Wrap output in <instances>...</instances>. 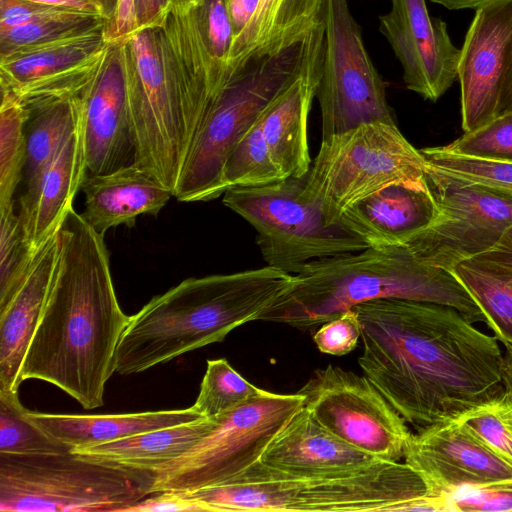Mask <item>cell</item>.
Masks as SVG:
<instances>
[{"instance_id": "24", "label": "cell", "mask_w": 512, "mask_h": 512, "mask_svg": "<svg viewBox=\"0 0 512 512\" xmlns=\"http://www.w3.org/2000/svg\"><path fill=\"white\" fill-rule=\"evenodd\" d=\"M84 220L105 234L119 225L133 227L140 215H157L173 192L135 163L114 171L85 177Z\"/></svg>"}, {"instance_id": "51", "label": "cell", "mask_w": 512, "mask_h": 512, "mask_svg": "<svg viewBox=\"0 0 512 512\" xmlns=\"http://www.w3.org/2000/svg\"><path fill=\"white\" fill-rule=\"evenodd\" d=\"M100 1L104 5L105 10H106L107 15H108V18L110 20L112 15H113V13H114L117 0H100Z\"/></svg>"}, {"instance_id": "10", "label": "cell", "mask_w": 512, "mask_h": 512, "mask_svg": "<svg viewBox=\"0 0 512 512\" xmlns=\"http://www.w3.org/2000/svg\"><path fill=\"white\" fill-rule=\"evenodd\" d=\"M304 407L300 393L262 390L230 412L181 456L153 473L151 494L222 484L258 462L268 445Z\"/></svg>"}, {"instance_id": "21", "label": "cell", "mask_w": 512, "mask_h": 512, "mask_svg": "<svg viewBox=\"0 0 512 512\" xmlns=\"http://www.w3.org/2000/svg\"><path fill=\"white\" fill-rule=\"evenodd\" d=\"M437 214L426 183H397L356 202L339 222L368 247H390L406 245Z\"/></svg>"}, {"instance_id": "4", "label": "cell", "mask_w": 512, "mask_h": 512, "mask_svg": "<svg viewBox=\"0 0 512 512\" xmlns=\"http://www.w3.org/2000/svg\"><path fill=\"white\" fill-rule=\"evenodd\" d=\"M383 298L449 306L472 323L486 324L481 309L451 271L420 261L406 245L368 247L306 264L258 320L311 328Z\"/></svg>"}, {"instance_id": "28", "label": "cell", "mask_w": 512, "mask_h": 512, "mask_svg": "<svg viewBox=\"0 0 512 512\" xmlns=\"http://www.w3.org/2000/svg\"><path fill=\"white\" fill-rule=\"evenodd\" d=\"M213 424L214 419L202 417L107 443L74 448L71 452L83 459L152 473L188 451Z\"/></svg>"}, {"instance_id": "30", "label": "cell", "mask_w": 512, "mask_h": 512, "mask_svg": "<svg viewBox=\"0 0 512 512\" xmlns=\"http://www.w3.org/2000/svg\"><path fill=\"white\" fill-rule=\"evenodd\" d=\"M30 109L12 92L1 89L0 209L14 206L13 196L24 175Z\"/></svg>"}, {"instance_id": "2", "label": "cell", "mask_w": 512, "mask_h": 512, "mask_svg": "<svg viewBox=\"0 0 512 512\" xmlns=\"http://www.w3.org/2000/svg\"><path fill=\"white\" fill-rule=\"evenodd\" d=\"M59 256L21 380L60 388L85 409L104 404L115 355L128 325L118 302L104 235L70 208L59 230Z\"/></svg>"}, {"instance_id": "46", "label": "cell", "mask_w": 512, "mask_h": 512, "mask_svg": "<svg viewBox=\"0 0 512 512\" xmlns=\"http://www.w3.org/2000/svg\"><path fill=\"white\" fill-rule=\"evenodd\" d=\"M45 5L66 8L81 13L104 17L109 21L104 5L100 0H28Z\"/></svg>"}, {"instance_id": "27", "label": "cell", "mask_w": 512, "mask_h": 512, "mask_svg": "<svg viewBox=\"0 0 512 512\" xmlns=\"http://www.w3.org/2000/svg\"><path fill=\"white\" fill-rule=\"evenodd\" d=\"M451 272L481 309L493 336L512 345V226L491 248Z\"/></svg>"}, {"instance_id": "48", "label": "cell", "mask_w": 512, "mask_h": 512, "mask_svg": "<svg viewBox=\"0 0 512 512\" xmlns=\"http://www.w3.org/2000/svg\"><path fill=\"white\" fill-rule=\"evenodd\" d=\"M444 6L449 10L477 9L478 7L493 0H430Z\"/></svg>"}, {"instance_id": "9", "label": "cell", "mask_w": 512, "mask_h": 512, "mask_svg": "<svg viewBox=\"0 0 512 512\" xmlns=\"http://www.w3.org/2000/svg\"><path fill=\"white\" fill-rule=\"evenodd\" d=\"M425 163L396 123L362 124L322 139L302 196L332 225L356 202L386 186L425 184Z\"/></svg>"}, {"instance_id": "44", "label": "cell", "mask_w": 512, "mask_h": 512, "mask_svg": "<svg viewBox=\"0 0 512 512\" xmlns=\"http://www.w3.org/2000/svg\"><path fill=\"white\" fill-rule=\"evenodd\" d=\"M136 31L135 0H117L104 35L109 43L120 42Z\"/></svg>"}, {"instance_id": "40", "label": "cell", "mask_w": 512, "mask_h": 512, "mask_svg": "<svg viewBox=\"0 0 512 512\" xmlns=\"http://www.w3.org/2000/svg\"><path fill=\"white\" fill-rule=\"evenodd\" d=\"M361 336L360 324L354 309L323 323L314 333L313 341L325 354L343 356L353 351Z\"/></svg>"}, {"instance_id": "47", "label": "cell", "mask_w": 512, "mask_h": 512, "mask_svg": "<svg viewBox=\"0 0 512 512\" xmlns=\"http://www.w3.org/2000/svg\"><path fill=\"white\" fill-rule=\"evenodd\" d=\"M504 113H512V50L506 69L498 107V115Z\"/></svg>"}, {"instance_id": "19", "label": "cell", "mask_w": 512, "mask_h": 512, "mask_svg": "<svg viewBox=\"0 0 512 512\" xmlns=\"http://www.w3.org/2000/svg\"><path fill=\"white\" fill-rule=\"evenodd\" d=\"M76 100L85 177L132 163L134 142L120 42L109 43L102 67Z\"/></svg>"}, {"instance_id": "16", "label": "cell", "mask_w": 512, "mask_h": 512, "mask_svg": "<svg viewBox=\"0 0 512 512\" xmlns=\"http://www.w3.org/2000/svg\"><path fill=\"white\" fill-rule=\"evenodd\" d=\"M104 32L0 56L1 89L12 92L27 107L78 96L103 65L109 46Z\"/></svg>"}, {"instance_id": "39", "label": "cell", "mask_w": 512, "mask_h": 512, "mask_svg": "<svg viewBox=\"0 0 512 512\" xmlns=\"http://www.w3.org/2000/svg\"><path fill=\"white\" fill-rule=\"evenodd\" d=\"M193 9L208 50L227 64L234 39L227 0H201Z\"/></svg>"}, {"instance_id": "14", "label": "cell", "mask_w": 512, "mask_h": 512, "mask_svg": "<svg viewBox=\"0 0 512 512\" xmlns=\"http://www.w3.org/2000/svg\"><path fill=\"white\" fill-rule=\"evenodd\" d=\"M330 433L377 458L399 461L411 435L405 420L364 375L328 365L298 391Z\"/></svg>"}, {"instance_id": "7", "label": "cell", "mask_w": 512, "mask_h": 512, "mask_svg": "<svg viewBox=\"0 0 512 512\" xmlns=\"http://www.w3.org/2000/svg\"><path fill=\"white\" fill-rule=\"evenodd\" d=\"M133 163L174 192L202 123V112L181 83L162 26L120 41Z\"/></svg>"}, {"instance_id": "29", "label": "cell", "mask_w": 512, "mask_h": 512, "mask_svg": "<svg viewBox=\"0 0 512 512\" xmlns=\"http://www.w3.org/2000/svg\"><path fill=\"white\" fill-rule=\"evenodd\" d=\"M77 96L29 106L26 124L27 154L24 176L26 190L20 201L29 199L57 151L78 123Z\"/></svg>"}, {"instance_id": "12", "label": "cell", "mask_w": 512, "mask_h": 512, "mask_svg": "<svg viewBox=\"0 0 512 512\" xmlns=\"http://www.w3.org/2000/svg\"><path fill=\"white\" fill-rule=\"evenodd\" d=\"M320 80L322 139L372 122L395 123L385 84L363 42L349 0H325Z\"/></svg>"}, {"instance_id": "17", "label": "cell", "mask_w": 512, "mask_h": 512, "mask_svg": "<svg viewBox=\"0 0 512 512\" xmlns=\"http://www.w3.org/2000/svg\"><path fill=\"white\" fill-rule=\"evenodd\" d=\"M379 30L402 66L407 89L435 102L458 77L460 49L446 23L430 16L426 0H391Z\"/></svg>"}, {"instance_id": "1", "label": "cell", "mask_w": 512, "mask_h": 512, "mask_svg": "<svg viewBox=\"0 0 512 512\" xmlns=\"http://www.w3.org/2000/svg\"><path fill=\"white\" fill-rule=\"evenodd\" d=\"M352 309L364 375L417 430L454 419L504 388L499 341L458 310L399 298Z\"/></svg>"}, {"instance_id": "36", "label": "cell", "mask_w": 512, "mask_h": 512, "mask_svg": "<svg viewBox=\"0 0 512 512\" xmlns=\"http://www.w3.org/2000/svg\"><path fill=\"white\" fill-rule=\"evenodd\" d=\"M37 254L26 239L14 206L0 209V310L26 280Z\"/></svg>"}, {"instance_id": "20", "label": "cell", "mask_w": 512, "mask_h": 512, "mask_svg": "<svg viewBox=\"0 0 512 512\" xmlns=\"http://www.w3.org/2000/svg\"><path fill=\"white\" fill-rule=\"evenodd\" d=\"M323 39L324 27L301 75L260 116L271 157L285 178H301L311 167L308 116L321 75Z\"/></svg>"}, {"instance_id": "23", "label": "cell", "mask_w": 512, "mask_h": 512, "mask_svg": "<svg viewBox=\"0 0 512 512\" xmlns=\"http://www.w3.org/2000/svg\"><path fill=\"white\" fill-rule=\"evenodd\" d=\"M59 256L58 231L38 252L16 294L0 310V391L18 392L21 370L45 308Z\"/></svg>"}, {"instance_id": "41", "label": "cell", "mask_w": 512, "mask_h": 512, "mask_svg": "<svg viewBox=\"0 0 512 512\" xmlns=\"http://www.w3.org/2000/svg\"><path fill=\"white\" fill-rule=\"evenodd\" d=\"M72 12L77 11L28 0H0V32Z\"/></svg>"}, {"instance_id": "6", "label": "cell", "mask_w": 512, "mask_h": 512, "mask_svg": "<svg viewBox=\"0 0 512 512\" xmlns=\"http://www.w3.org/2000/svg\"><path fill=\"white\" fill-rule=\"evenodd\" d=\"M218 511H401L427 488L407 463L379 460L360 470L298 476L260 461L230 480L187 491Z\"/></svg>"}, {"instance_id": "5", "label": "cell", "mask_w": 512, "mask_h": 512, "mask_svg": "<svg viewBox=\"0 0 512 512\" xmlns=\"http://www.w3.org/2000/svg\"><path fill=\"white\" fill-rule=\"evenodd\" d=\"M323 19L292 30L272 48L256 52L226 70L174 189L179 201H209L226 192V159L265 109L303 72Z\"/></svg>"}, {"instance_id": "34", "label": "cell", "mask_w": 512, "mask_h": 512, "mask_svg": "<svg viewBox=\"0 0 512 512\" xmlns=\"http://www.w3.org/2000/svg\"><path fill=\"white\" fill-rule=\"evenodd\" d=\"M18 392L0 391V454L37 456L70 451L32 424Z\"/></svg>"}, {"instance_id": "31", "label": "cell", "mask_w": 512, "mask_h": 512, "mask_svg": "<svg viewBox=\"0 0 512 512\" xmlns=\"http://www.w3.org/2000/svg\"><path fill=\"white\" fill-rule=\"evenodd\" d=\"M285 179L274 163L266 143L260 118L229 153L224 169L226 191L236 187H256Z\"/></svg>"}, {"instance_id": "49", "label": "cell", "mask_w": 512, "mask_h": 512, "mask_svg": "<svg viewBox=\"0 0 512 512\" xmlns=\"http://www.w3.org/2000/svg\"><path fill=\"white\" fill-rule=\"evenodd\" d=\"M201 0H171V6L184 10L189 11L199 5Z\"/></svg>"}, {"instance_id": "13", "label": "cell", "mask_w": 512, "mask_h": 512, "mask_svg": "<svg viewBox=\"0 0 512 512\" xmlns=\"http://www.w3.org/2000/svg\"><path fill=\"white\" fill-rule=\"evenodd\" d=\"M438 214L406 246L420 261L452 271L491 248L512 226V196L425 163Z\"/></svg>"}, {"instance_id": "37", "label": "cell", "mask_w": 512, "mask_h": 512, "mask_svg": "<svg viewBox=\"0 0 512 512\" xmlns=\"http://www.w3.org/2000/svg\"><path fill=\"white\" fill-rule=\"evenodd\" d=\"M420 153L435 168L512 196V161L458 155L442 146L423 148Z\"/></svg>"}, {"instance_id": "35", "label": "cell", "mask_w": 512, "mask_h": 512, "mask_svg": "<svg viewBox=\"0 0 512 512\" xmlns=\"http://www.w3.org/2000/svg\"><path fill=\"white\" fill-rule=\"evenodd\" d=\"M260 391L226 359L208 360L199 394L191 407L201 417L214 419L235 409Z\"/></svg>"}, {"instance_id": "3", "label": "cell", "mask_w": 512, "mask_h": 512, "mask_svg": "<svg viewBox=\"0 0 512 512\" xmlns=\"http://www.w3.org/2000/svg\"><path fill=\"white\" fill-rule=\"evenodd\" d=\"M291 283V274L268 265L182 281L130 316L116 350V372L140 373L223 341L258 320Z\"/></svg>"}, {"instance_id": "50", "label": "cell", "mask_w": 512, "mask_h": 512, "mask_svg": "<svg viewBox=\"0 0 512 512\" xmlns=\"http://www.w3.org/2000/svg\"><path fill=\"white\" fill-rule=\"evenodd\" d=\"M504 347H505V352L503 353V355H504L503 367L505 369L509 370L510 372H512V345L505 344Z\"/></svg>"}, {"instance_id": "8", "label": "cell", "mask_w": 512, "mask_h": 512, "mask_svg": "<svg viewBox=\"0 0 512 512\" xmlns=\"http://www.w3.org/2000/svg\"><path fill=\"white\" fill-rule=\"evenodd\" d=\"M153 473L83 459L70 451L0 454L1 512H125L151 495Z\"/></svg>"}, {"instance_id": "38", "label": "cell", "mask_w": 512, "mask_h": 512, "mask_svg": "<svg viewBox=\"0 0 512 512\" xmlns=\"http://www.w3.org/2000/svg\"><path fill=\"white\" fill-rule=\"evenodd\" d=\"M442 147L458 155L512 161V113L497 115L483 126L464 133Z\"/></svg>"}, {"instance_id": "18", "label": "cell", "mask_w": 512, "mask_h": 512, "mask_svg": "<svg viewBox=\"0 0 512 512\" xmlns=\"http://www.w3.org/2000/svg\"><path fill=\"white\" fill-rule=\"evenodd\" d=\"M511 50L512 0H493L478 7L458 64L464 133L498 115Z\"/></svg>"}, {"instance_id": "22", "label": "cell", "mask_w": 512, "mask_h": 512, "mask_svg": "<svg viewBox=\"0 0 512 512\" xmlns=\"http://www.w3.org/2000/svg\"><path fill=\"white\" fill-rule=\"evenodd\" d=\"M383 460L342 441L303 407L264 451L262 464L298 476L352 472Z\"/></svg>"}, {"instance_id": "45", "label": "cell", "mask_w": 512, "mask_h": 512, "mask_svg": "<svg viewBox=\"0 0 512 512\" xmlns=\"http://www.w3.org/2000/svg\"><path fill=\"white\" fill-rule=\"evenodd\" d=\"M258 2L259 0H227L234 39L247 27L256 11Z\"/></svg>"}, {"instance_id": "43", "label": "cell", "mask_w": 512, "mask_h": 512, "mask_svg": "<svg viewBox=\"0 0 512 512\" xmlns=\"http://www.w3.org/2000/svg\"><path fill=\"white\" fill-rule=\"evenodd\" d=\"M468 491L454 496L455 511H512V488Z\"/></svg>"}, {"instance_id": "32", "label": "cell", "mask_w": 512, "mask_h": 512, "mask_svg": "<svg viewBox=\"0 0 512 512\" xmlns=\"http://www.w3.org/2000/svg\"><path fill=\"white\" fill-rule=\"evenodd\" d=\"M454 420L512 465V390L504 388Z\"/></svg>"}, {"instance_id": "25", "label": "cell", "mask_w": 512, "mask_h": 512, "mask_svg": "<svg viewBox=\"0 0 512 512\" xmlns=\"http://www.w3.org/2000/svg\"><path fill=\"white\" fill-rule=\"evenodd\" d=\"M77 101V100H76ZM85 177L79 122L43 172L33 195L20 201L19 219L35 252L59 230Z\"/></svg>"}, {"instance_id": "11", "label": "cell", "mask_w": 512, "mask_h": 512, "mask_svg": "<svg viewBox=\"0 0 512 512\" xmlns=\"http://www.w3.org/2000/svg\"><path fill=\"white\" fill-rule=\"evenodd\" d=\"M306 175L223 194L224 205L255 228L267 265L291 275L314 260L368 248L341 222L327 225L319 207L302 196Z\"/></svg>"}, {"instance_id": "52", "label": "cell", "mask_w": 512, "mask_h": 512, "mask_svg": "<svg viewBox=\"0 0 512 512\" xmlns=\"http://www.w3.org/2000/svg\"><path fill=\"white\" fill-rule=\"evenodd\" d=\"M503 383L512 390V372L503 367Z\"/></svg>"}, {"instance_id": "42", "label": "cell", "mask_w": 512, "mask_h": 512, "mask_svg": "<svg viewBox=\"0 0 512 512\" xmlns=\"http://www.w3.org/2000/svg\"><path fill=\"white\" fill-rule=\"evenodd\" d=\"M206 511L209 507L187 491H161L153 493L125 512H184Z\"/></svg>"}, {"instance_id": "15", "label": "cell", "mask_w": 512, "mask_h": 512, "mask_svg": "<svg viewBox=\"0 0 512 512\" xmlns=\"http://www.w3.org/2000/svg\"><path fill=\"white\" fill-rule=\"evenodd\" d=\"M403 458L420 475L430 495L512 488V465L454 419L411 433Z\"/></svg>"}, {"instance_id": "33", "label": "cell", "mask_w": 512, "mask_h": 512, "mask_svg": "<svg viewBox=\"0 0 512 512\" xmlns=\"http://www.w3.org/2000/svg\"><path fill=\"white\" fill-rule=\"evenodd\" d=\"M104 17L72 12L0 32V56L19 49L105 30Z\"/></svg>"}, {"instance_id": "26", "label": "cell", "mask_w": 512, "mask_h": 512, "mask_svg": "<svg viewBox=\"0 0 512 512\" xmlns=\"http://www.w3.org/2000/svg\"><path fill=\"white\" fill-rule=\"evenodd\" d=\"M25 416L48 437L71 450L202 418L192 407L105 415L50 414L27 410Z\"/></svg>"}]
</instances>
